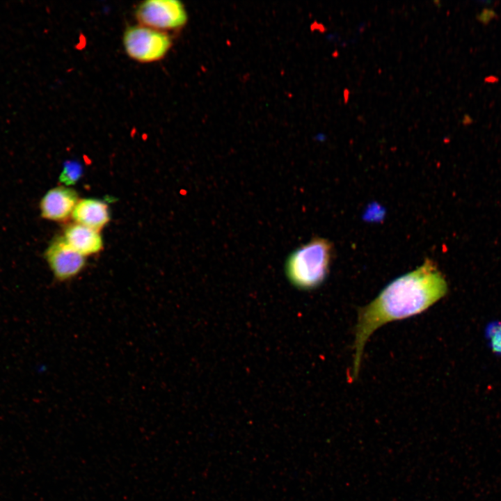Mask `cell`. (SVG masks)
I'll return each mask as SVG.
<instances>
[{
    "instance_id": "cell-3",
    "label": "cell",
    "mask_w": 501,
    "mask_h": 501,
    "mask_svg": "<svg viewBox=\"0 0 501 501\" xmlns=\"http://www.w3.org/2000/svg\"><path fill=\"white\" fill-rule=\"evenodd\" d=\"M122 45L130 58L148 63L164 58L171 47L172 40L166 32L138 24L125 29Z\"/></svg>"
},
{
    "instance_id": "cell-1",
    "label": "cell",
    "mask_w": 501,
    "mask_h": 501,
    "mask_svg": "<svg viewBox=\"0 0 501 501\" xmlns=\"http://www.w3.org/2000/svg\"><path fill=\"white\" fill-rule=\"evenodd\" d=\"M447 283L434 262L427 259L414 271L389 283L368 305L358 310L353 343L351 378L357 377L364 347L382 325L422 312L443 298Z\"/></svg>"
},
{
    "instance_id": "cell-7",
    "label": "cell",
    "mask_w": 501,
    "mask_h": 501,
    "mask_svg": "<svg viewBox=\"0 0 501 501\" xmlns=\"http://www.w3.org/2000/svg\"><path fill=\"white\" fill-rule=\"evenodd\" d=\"M72 216L77 223L99 232L110 220L108 205L102 200L93 198L79 200Z\"/></svg>"
},
{
    "instance_id": "cell-4",
    "label": "cell",
    "mask_w": 501,
    "mask_h": 501,
    "mask_svg": "<svg viewBox=\"0 0 501 501\" xmlns=\"http://www.w3.org/2000/svg\"><path fill=\"white\" fill-rule=\"evenodd\" d=\"M139 24L166 32L184 26L187 19L183 4L176 0H146L134 9Z\"/></svg>"
},
{
    "instance_id": "cell-6",
    "label": "cell",
    "mask_w": 501,
    "mask_h": 501,
    "mask_svg": "<svg viewBox=\"0 0 501 501\" xmlns=\"http://www.w3.org/2000/svg\"><path fill=\"white\" fill-rule=\"evenodd\" d=\"M78 194L63 186L49 190L40 203L41 216L54 221H64L72 216L78 202Z\"/></svg>"
},
{
    "instance_id": "cell-11",
    "label": "cell",
    "mask_w": 501,
    "mask_h": 501,
    "mask_svg": "<svg viewBox=\"0 0 501 501\" xmlns=\"http://www.w3.org/2000/svg\"><path fill=\"white\" fill-rule=\"evenodd\" d=\"M497 14L493 10L485 8L477 16V19L484 24H487Z\"/></svg>"
},
{
    "instance_id": "cell-9",
    "label": "cell",
    "mask_w": 501,
    "mask_h": 501,
    "mask_svg": "<svg viewBox=\"0 0 501 501\" xmlns=\"http://www.w3.org/2000/svg\"><path fill=\"white\" fill-rule=\"evenodd\" d=\"M83 174L82 166L75 161H67L64 164L59 177L61 183L70 186L76 184Z\"/></svg>"
},
{
    "instance_id": "cell-8",
    "label": "cell",
    "mask_w": 501,
    "mask_h": 501,
    "mask_svg": "<svg viewBox=\"0 0 501 501\" xmlns=\"http://www.w3.org/2000/svg\"><path fill=\"white\" fill-rule=\"evenodd\" d=\"M63 237L74 250L83 256L96 253L103 247L99 231L79 223L67 226Z\"/></svg>"
},
{
    "instance_id": "cell-5",
    "label": "cell",
    "mask_w": 501,
    "mask_h": 501,
    "mask_svg": "<svg viewBox=\"0 0 501 501\" xmlns=\"http://www.w3.org/2000/svg\"><path fill=\"white\" fill-rule=\"evenodd\" d=\"M45 258L54 278L61 283L76 277L86 264L84 256L74 250L63 236L51 242L45 251Z\"/></svg>"
},
{
    "instance_id": "cell-2",
    "label": "cell",
    "mask_w": 501,
    "mask_h": 501,
    "mask_svg": "<svg viewBox=\"0 0 501 501\" xmlns=\"http://www.w3.org/2000/svg\"><path fill=\"white\" fill-rule=\"evenodd\" d=\"M333 254L331 243L316 237L296 248L285 263L286 274L290 282L301 289H312L324 280Z\"/></svg>"
},
{
    "instance_id": "cell-10",
    "label": "cell",
    "mask_w": 501,
    "mask_h": 501,
    "mask_svg": "<svg viewBox=\"0 0 501 501\" xmlns=\"http://www.w3.org/2000/svg\"><path fill=\"white\" fill-rule=\"evenodd\" d=\"M485 333L493 352L497 355H501V322L490 323L487 326Z\"/></svg>"
}]
</instances>
